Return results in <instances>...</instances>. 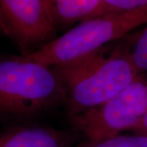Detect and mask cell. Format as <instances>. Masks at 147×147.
Here are the masks:
<instances>
[{
  "instance_id": "cell-7",
  "label": "cell",
  "mask_w": 147,
  "mask_h": 147,
  "mask_svg": "<svg viewBox=\"0 0 147 147\" xmlns=\"http://www.w3.org/2000/svg\"><path fill=\"white\" fill-rule=\"evenodd\" d=\"M58 25L69 26L111 13L103 0H49Z\"/></svg>"
},
{
  "instance_id": "cell-5",
  "label": "cell",
  "mask_w": 147,
  "mask_h": 147,
  "mask_svg": "<svg viewBox=\"0 0 147 147\" xmlns=\"http://www.w3.org/2000/svg\"><path fill=\"white\" fill-rule=\"evenodd\" d=\"M57 27L49 0H0V30L21 55L53 40Z\"/></svg>"
},
{
  "instance_id": "cell-8",
  "label": "cell",
  "mask_w": 147,
  "mask_h": 147,
  "mask_svg": "<svg viewBox=\"0 0 147 147\" xmlns=\"http://www.w3.org/2000/svg\"><path fill=\"white\" fill-rule=\"evenodd\" d=\"M75 147H147V134L136 131L133 135H119L100 142L86 141Z\"/></svg>"
},
{
  "instance_id": "cell-11",
  "label": "cell",
  "mask_w": 147,
  "mask_h": 147,
  "mask_svg": "<svg viewBox=\"0 0 147 147\" xmlns=\"http://www.w3.org/2000/svg\"><path fill=\"white\" fill-rule=\"evenodd\" d=\"M135 131L137 132H142V133H146L147 134V113L143 118V119L141 122V124L139 125L138 128Z\"/></svg>"
},
{
  "instance_id": "cell-2",
  "label": "cell",
  "mask_w": 147,
  "mask_h": 147,
  "mask_svg": "<svg viewBox=\"0 0 147 147\" xmlns=\"http://www.w3.org/2000/svg\"><path fill=\"white\" fill-rule=\"evenodd\" d=\"M65 100L52 67L25 55L0 60V115L31 116Z\"/></svg>"
},
{
  "instance_id": "cell-3",
  "label": "cell",
  "mask_w": 147,
  "mask_h": 147,
  "mask_svg": "<svg viewBox=\"0 0 147 147\" xmlns=\"http://www.w3.org/2000/svg\"><path fill=\"white\" fill-rule=\"evenodd\" d=\"M147 24V7L111 12L79 23L27 57L46 66L68 63L119 40L137 27Z\"/></svg>"
},
{
  "instance_id": "cell-4",
  "label": "cell",
  "mask_w": 147,
  "mask_h": 147,
  "mask_svg": "<svg viewBox=\"0 0 147 147\" xmlns=\"http://www.w3.org/2000/svg\"><path fill=\"white\" fill-rule=\"evenodd\" d=\"M147 113V74H141L127 88L104 103L69 116L74 127L87 141L97 142L136 131Z\"/></svg>"
},
{
  "instance_id": "cell-9",
  "label": "cell",
  "mask_w": 147,
  "mask_h": 147,
  "mask_svg": "<svg viewBox=\"0 0 147 147\" xmlns=\"http://www.w3.org/2000/svg\"><path fill=\"white\" fill-rule=\"evenodd\" d=\"M129 54L131 61L140 74L147 72V26L131 38Z\"/></svg>"
},
{
  "instance_id": "cell-6",
  "label": "cell",
  "mask_w": 147,
  "mask_h": 147,
  "mask_svg": "<svg viewBox=\"0 0 147 147\" xmlns=\"http://www.w3.org/2000/svg\"><path fill=\"white\" fill-rule=\"evenodd\" d=\"M76 136L39 126L20 127L0 132V147H75Z\"/></svg>"
},
{
  "instance_id": "cell-1",
  "label": "cell",
  "mask_w": 147,
  "mask_h": 147,
  "mask_svg": "<svg viewBox=\"0 0 147 147\" xmlns=\"http://www.w3.org/2000/svg\"><path fill=\"white\" fill-rule=\"evenodd\" d=\"M52 69L63 86L69 116L104 103L141 74L131 61L127 43L112 49L102 47Z\"/></svg>"
},
{
  "instance_id": "cell-10",
  "label": "cell",
  "mask_w": 147,
  "mask_h": 147,
  "mask_svg": "<svg viewBox=\"0 0 147 147\" xmlns=\"http://www.w3.org/2000/svg\"><path fill=\"white\" fill-rule=\"evenodd\" d=\"M110 12L127 11L147 7V0H103Z\"/></svg>"
}]
</instances>
